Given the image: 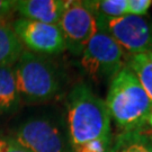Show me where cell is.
<instances>
[{
    "label": "cell",
    "mask_w": 152,
    "mask_h": 152,
    "mask_svg": "<svg viewBox=\"0 0 152 152\" xmlns=\"http://www.w3.org/2000/svg\"><path fill=\"white\" fill-rule=\"evenodd\" d=\"M65 5L66 0H18L15 11L20 18L58 25Z\"/></svg>",
    "instance_id": "cell-9"
},
{
    "label": "cell",
    "mask_w": 152,
    "mask_h": 152,
    "mask_svg": "<svg viewBox=\"0 0 152 152\" xmlns=\"http://www.w3.org/2000/svg\"><path fill=\"white\" fill-rule=\"evenodd\" d=\"M151 5V0H127V15L144 17Z\"/></svg>",
    "instance_id": "cell-15"
},
{
    "label": "cell",
    "mask_w": 152,
    "mask_h": 152,
    "mask_svg": "<svg viewBox=\"0 0 152 152\" xmlns=\"http://www.w3.org/2000/svg\"><path fill=\"white\" fill-rule=\"evenodd\" d=\"M20 96L12 66H0V115L17 108Z\"/></svg>",
    "instance_id": "cell-12"
},
{
    "label": "cell",
    "mask_w": 152,
    "mask_h": 152,
    "mask_svg": "<svg viewBox=\"0 0 152 152\" xmlns=\"http://www.w3.org/2000/svg\"><path fill=\"white\" fill-rule=\"evenodd\" d=\"M110 152H152V136L141 130L121 132L113 137Z\"/></svg>",
    "instance_id": "cell-11"
},
{
    "label": "cell",
    "mask_w": 152,
    "mask_h": 152,
    "mask_svg": "<svg viewBox=\"0 0 152 152\" xmlns=\"http://www.w3.org/2000/svg\"><path fill=\"white\" fill-rule=\"evenodd\" d=\"M124 53L108 34L98 31L81 53L80 64L95 80L112 79L125 65Z\"/></svg>",
    "instance_id": "cell-4"
},
{
    "label": "cell",
    "mask_w": 152,
    "mask_h": 152,
    "mask_svg": "<svg viewBox=\"0 0 152 152\" xmlns=\"http://www.w3.org/2000/svg\"><path fill=\"white\" fill-rule=\"evenodd\" d=\"M110 116L106 103L87 83L71 89L66 102V125L71 151L100 141L113 140Z\"/></svg>",
    "instance_id": "cell-1"
},
{
    "label": "cell",
    "mask_w": 152,
    "mask_h": 152,
    "mask_svg": "<svg viewBox=\"0 0 152 152\" xmlns=\"http://www.w3.org/2000/svg\"><path fill=\"white\" fill-rule=\"evenodd\" d=\"M126 66L133 71L152 102V51L130 55Z\"/></svg>",
    "instance_id": "cell-13"
},
{
    "label": "cell",
    "mask_w": 152,
    "mask_h": 152,
    "mask_svg": "<svg viewBox=\"0 0 152 152\" xmlns=\"http://www.w3.org/2000/svg\"><path fill=\"white\" fill-rule=\"evenodd\" d=\"M96 20L110 19L127 15V0H92L85 1Z\"/></svg>",
    "instance_id": "cell-14"
},
{
    "label": "cell",
    "mask_w": 152,
    "mask_h": 152,
    "mask_svg": "<svg viewBox=\"0 0 152 152\" xmlns=\"http://www.w3.org/2000/svg\"><path fill=\"white\" fill-rule=\"evenodd\" d=\"M66 50L81 55L86 45L98 32L96 18L85 1L66 0L64 11L59 22Z\"/></svg>",
    "instance_id": "cell-6"
},
{
    "label": "cell",
    "mask_w": 152,
    "mask_h": 152,
    "mask_svg": "<svg viewBox=\"0 0 152 152\" xmlns=\"http://www.w3.org/2000/svg\"><path fill=\"white\" fill-rule=\"evenodd\" d=\"M0 152H29L14 137L0 136Z\"/></svg>",
    "instance_id": "cell-16"
},
{
    "label": "cell",
    "mask_w": 152,
    "mask_h": 152,
    "mask_svg": "<svg viewBox=\"0 0 152 152\" xmlns=\"http://www.w3.org/2000/svg\"><path fill=\"white\" fill-rule=\"evenodd\" d=\"M14 139L29 152H65L61 129L45 117L31 118L23 123Z\"/></svg>",
    "instance_id": "cell-8"
},
{
    "label": "cell",
    "mask_w": 152,
    "mask_h": 152,
    "mask_svg": "<svg viewBox=\"0 0 152 152\" xmlns=\"http://www.w3.org/2000/svg\"><path fill=\"white\" fill-rule=\"evenodd\" d=\"M96 23L98 31L108 34L130 55L152 51V23L145 17L125 15Z\"/></svg>",
    "instance_id": "cell-5"
},
{
    "label": "cell",
    "mask_w": 152,
    "mask_h": 152,
    "mask_svg": "<svg viewBox=\"0 0 152 152\" xmlns=\"http://www.w3.org/2000/svg\"><path fill=\"white\" fill-rule=\"evenodd\" d=\"M20 99L36 103L53 98L61 88L54 64L42 55L24 50L12 66Z\"/></svg>",
    "instance_id": "cell-3"
},
{
    "label": "cell",
    "mask_w": 152,
    "mask_h": 152,
    "mask_svg": "<svg viewBox=\"0 0 152 152\" xmlns=\"http://www.w3.org/2000/svg\"><path fill=\"white\" fill-rule=\"evenodd\" d=\"M24 52V45L14 29L6 22H0V66H14Z\"/></svg>",
    "instance_id": "cell-10"
},
{
    "label": "cell",
    "mask_w": 152,
    "mask_h": 152,
    "mask_svg": "<svg viewBox=\"0 0 152 152\" xmlns=\"http://www.w3.org/2000/svg\"><path fill=\"white\" fill-rule=\"evenodd\" d=\"M105 103L122 132L141 130L152 113L151 99L126 64L110 79Z\"/></svg>",
    "instance_id": "cell-2"
},
{
    "label": "cell",
    "mask_w": 152,
    "mask_h": 152,
    "mask_svg": "<svg viewBox=\"0 0 152 152\" xmlns=\"http://www.w3.org/2000/svg\"><path fill=\"white\" fill-rule=\"evenodd\" d=\"M147 123H149V124L151 125V127H152V113L150 114V116H149V118H148Z\"/></svg>",
    "instance_id": "cell-18"
},
{
    "label": "cell",
    "mask_w": 152,
    "mask_h": 152,
    "mask_svg": "<svg viewBox=\"0 0 152 152\" xmlns=\"http://www.w3.org/2000/svg\"><path fill=\"white\" fill-rule=\"evenodd\" d=\"M11 27L28 51L36 54H59L66 50L59 25L18 18Z\"/></svg>",
    "instance_id": "cell-7"
},
{
    "label": "cell",
    "mask_w": 152,
    "mask_h": 152,
    "mask_svg": "<svg viewBox=\"0 0 152 152\" xmlns=\"http://www.w3.org/2000/svg\"><path fill=\"white\" fill-rule=\"evenodd\" d=\"M16 9L15 0H0V22H6V18L9 17Z\"/></svg>",
    "instance_id": "cell-17"
}]
</instances>
